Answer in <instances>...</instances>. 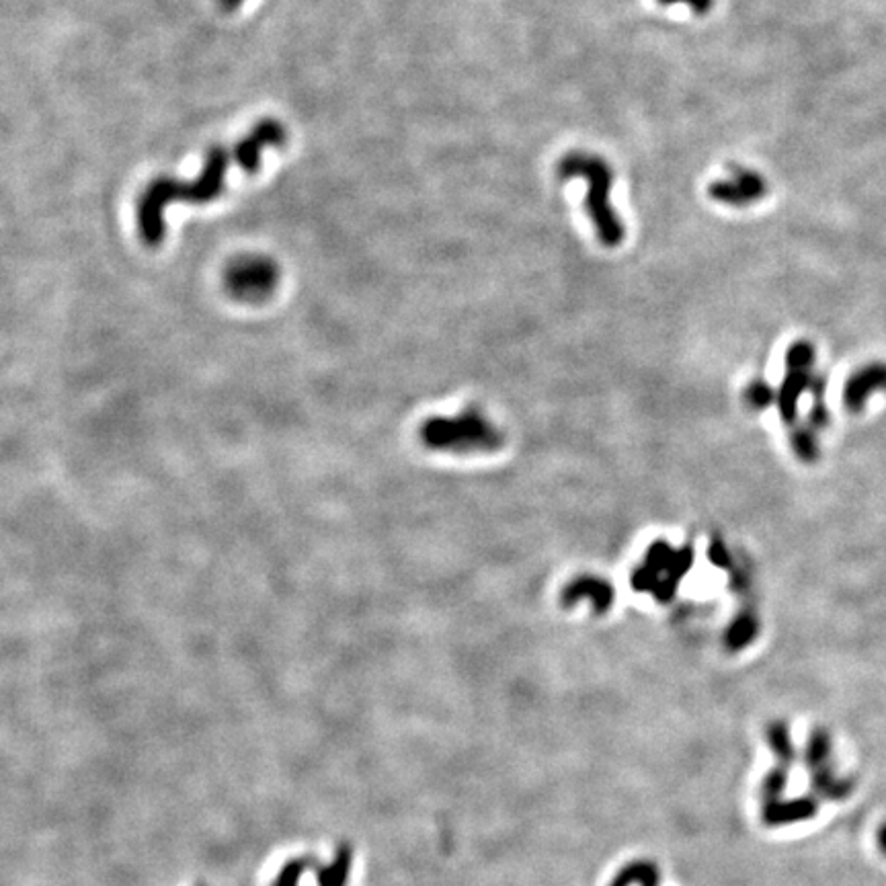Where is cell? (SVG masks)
Returning <instances> with one entry per match:
<instances>
[{
  "label": "cell",
  "mask_w": 886,
  "mask_h": 886,
  "mask_svg": "<svg viewBox=\"0 0 886 886\" xmlns=\"http://www.w3.org/2000/svg\"><path fill=\"white\" fill-rule=\"evenodd\" d=\"M236 165L234 150L216 146L206 156L199 175L191 181L158 177L142 191L138 201V228L144 243L156 247L167 234L165 212L173 204H210L216 201L226 187V173Z\"/></svg>",
  "instance_id": "obj_1"
},
{
  "label": "cell",
  "mask_w": 886,
  "mask_h": 886,
  "mask_svg": "<svg viewBox=\"0 0 886 886\" xmlns=\"http://www.w3.org/2000/svg\"><path fill=\"white\" fill-rule=\"evenodd\" d=\"M560 179H583L587 185V216L593 222L595 234L606 247H618L626 238V226L622 224L616 208L612 206L614 171L597 154L569 152L558 163Z\"/></svg>",
  "instance_id": "obj_2"
},
{
  "label": "cell",
  "mask_w": 886,
  "mask_h": 886,
  "mask_svg": "<svg viewBox=\"0 0 886 886\" xmlns=\"http://www.w3.org/2000/svg\"><path fill=\"white\" fill-rule=\"evenodd\" d=\"M419 435L435 452L476 454L503 448L501 431L476 409H468L458 417H433L421 425Z\"/></svg>",
  "instance_id": "obj_3"
},
{
  "label": "cell",
  "mask_w": 886,
  "mask_h": 886,
  "mask_svg": "<svg viewBox=\"0 0 886 886\" xmlns=\"http://www.w3.org/2000/svg\"><path fill=\"white\" fill-rule=\"evenodd\" d=\"M694 562L692 548L675 550L667 542H655L647 552L642 565L632 575V585L636 591L653 593L659 601H669L683 575L688 573Z\"/></svg>",
  "instance_id": "obj_4"
},
{
  "label": "cell",
  "mask_w": 886,
  "mask_h": 886,
  "mask_svg": "<svg viewBox=\"0 0 886 886\" xmlns=\"http://www.w3.org/2000/svg\"><path fill=\"white\" fill-rule=\"evenodd\" d=\"M224 284L236 300L263 302L279 284V267L273 259L263 255L238 257L228 265Z\"/></svg>",
  "instance_id": "obj_5"
},
{
  "label": "cell",
  "mask_w": 886,
  "mask_h": 886,
  "mask_svg": "<svg viewBox=\"0 0 886 886\" xmlns=\"http://www.w3.org/2000/svg\"><path fill=\"white\" fill-rule=\"evenodd\" d=\"M708 193L722 206L747 208L765 197V193H768V183H765L761 173L753 169L731 167L727 177L716 179L708 187Z\"/></svg>",
  "instance_id": "obj_6"
},
{
  "label": "cell",
  "mask_w": 886,
  "mask_h": 886,
  "mask_svg": "<svg viewBox=\"0 0 886 886\" xmlns=\"http://www.w3.org/2000/svg\"><path fill=\"white\" fill-rule=\"evenodd\" d=\"M286 140H288V132H286L284 124L277 122V119H263V122H259L249 132V136H245L232 148L236 165L245 173L255 175L263 167V154L269 148L284 146Z\"/></svg>",
  "instance_id": "obj_7"
},
{
  "label": "cell",
  "mask_w": 886,
  "mask_h": 886,
  "mask_svg": "<svg viewBox=\"0 0 886 886\" xmlns=\"http://www.w3.org/2000/svg\"><path fill=\"white\" fill-rule=\"evenodd\" d=\"M886 390V364L874 361L856 370L843 388V402L852 413H860L874 392Z\"/></svg>",
  "instance_id": "obj_8"
},
{
  "label": "cell",
  "mask_w": 886,
  "mask_h": 886,
  "mask_svg": "<svg viewBox=\"0 0 886 886\" xmlns=\"http://www.w3.org/2000/svg\"><path fill=\"white\" fill-rule=\"evenodd\" d=\"M583 597L591 599L595 614H606L614 603V587L599 577H579L562 591L560 601L565 608H571Z\"/></svg>",
  "instance_id": "obj_9"
},
{
  "label": "cell",
  "mask_w": 886,
  "mask_h": 886,
  "mask_svg": "<svg viewBox=\"0 0 886 886\" xmlns=\"http://www.w3.org/2000/svg\"><path fill=\"white\" fill-rule=\"evenodd\" d=\"M811 380L813 378H811L809 370H788V374L778 390V396H776L778 409H780L784 423H788V425L794 423L798 398L804 390L811 388Z\"/></svg>",
  "instance_id": "obj_10"
},
{
  "label": "cell",
  "mask_w": 886,
  "mask_h": 886,
  "mask_svg": "<svg viewBox=\"0 0 886 886\" xmlns=\"http://www.w3.org/2000/svg\"><path fill=\"white\" fill-rule=\"evenodd\" d=\"M815 802L813 800H794L788 804H778V802H768L765 804L763 811V819L768 825H784V823H794L800 819H807L815 815Z\"/></svg>",
  "instance_id": "obj_11"
},
{
  "label": "cell",
  "mask_w": 886,
  "mask_h": 886,
  "mask_svg": "<svg viewBox=\"0 0 886 886\" xmlns=\"http://www.w3.org/2000/svg\"><path fill=\"white\" fill-rule=\"evenodd\" d=\"M757 632H759L757 618L751 612H743L731 622L727 632H724V647L729 651H741L747 647V644L753 642Z\"/></svg>",
  "instance_id": "obj_12"
},
{
  "label": "cell",
  "mask_w": 886,
  "mask_h": 886,
  "mask_svg": "<svg viewBox=\"0 0 886 886\" xmlns=\"http://www.w3.org/2000/svg\"><path fill=\"white\" fill-rule=\"evenodd\" d=\"M638 882L640 886H659V868L651 862H632L622 868L610 886H630Z\"/></svg>",
  "instance_id": "obj_13"
},
{
  "label": "cell",
  "mask_w": 886,
  "mask_h": 886,
  "mask_svg": "<svg viewBox=\"0 0 886 886\" xmlns=\"http://www.w3.org/2000/svg\"><path fill=\"white\" fill-rule=\"evenodd\" d=\"M790 446L794 450V454L807 464L817 462L819 458V443L815 433L809 427H798L792 431L790 435Z\"/></svg>",
  "instance_id": "obj_14"
},
{
  "label": "cell",
  "mask_w": 886,
  "mask_h": 886,
  "mask_svg": "<svg viewBox=\"0 0 886 886\" xmlns=\"http://www.w3.org/2000/svg\"><path fill=\"white\" fill-rule=\"evenodd\" d=\"M815 361V347L811 341H796L786 351L788 370H811Z\"/></svg>",
  "instance_id": "obj_15"
},
{
  "label": "cell",
  "mask_w": 886,
  "mask_h": 886,
  "mask_svg": "<svg viewBox=\"0 0 886 886\" xmlns=\"http://www.w3.org/2000/svg\"><path fill=\"white\" fill-rule=\"evenodd\" d=\"M776 396H778V392L768 382H763V380L751 382L747 386V390H745V402L753 411L768 409L772 402L776 400Z\"/></svg>",
  "instance_id": "obj_16"
},
{
  "label": "cell",
  "mask_w": 886,
  "mask_h": 886,
  "mask_svg": "<svg viewBox=\"0 0 886 886\" xmlns=\"http://www.w3.org/2000/svg\"><path fill=\"white\" fill-rule=\"evenodd\" d=\"M768 739H770V745L774 747V751L778 753V757H782L784 761L790 763L792 761V743L788 737V729L784 727L782 722L772 724L770 731H768Z\"/></svg>",
  "instance_id": "obj_17"
},
{
  "label": "cell",
  "mask_w": 886,
  "mask_h": 886,
  "mask_svg": "<svg viewBox=\"0 0 886 886\" xmlns=\"http://www.w3.org/2000/svg\"><path fill=\"white\" fill-rule=\"evenodd\" d=\"M827 753H829V739H827V735H825L823 731H821V733H815L813 739H811V743H809L807 761L813 765V768H817L819 763L825 761Z\"/></svg>",
  "instance_id": "obj_18"
},
{
  "label": "cell",
  "mask_w": 886,
  "mask_h": 886,
  "mask_svg": "<svg viewBox=\"0 0 886 886\" xmlns=\"http://www.w3.org/2000/svg\"><path fill=\"white\" fill-rule=\"evenodd\" d=\"M657 3L663 7H688L696 15H706L714 7V0H657Z\"/></svg>",
  "instance_id": "obj_19"
},
{
  "label": "cell",
  "mask_w": 886,
  "mask_h": 886,
  "mask_svg": "<svg viewBox=\"0 0 886 886\" xmlns=\"http://www.w3.org/2000/svg\"><path fill=\"white\" fill-rule=\"evenodd\" d=\"M786 780H788V774L784 770H774L768 778H765L763 794L768 796V798H772V800H776L782 794V790L786 786Z\"/></svg>",
  "instance_id": "obj_20"
},
{
  "label": "cell",
  "mask_w": 886,
  "mask_h": 886,
  "mask_svg": "<svg viewBox=\"0 0 886 886\" xmlns=\"http://www.w3.org/2000/svg\"><path fill=\"white\" fill-rule=\"evenodd\" d=\"M710 558L714 565L718 567H729V552L722 544H712L710 546Z\"/></svg>",
  "instance_id": "obj_21"
},
{
  "label": "cell",
  "mask_w": 886,
  "mask_h": 886,
  "mask_svg": "<svg viewBox=\"0 0 886 886\" xmlns=\"http://www.w3.org/2000/svg\"><path fill=\"white\" fill-rule=\"evenodd\" d=\"M245 3H247V0H218V5H220L226 13H232V11L240 9Z\"/></svg>",
  "instance_id": "obj_22"
},
{
  "label": "cell",
  "mask_w": 886,
  "mask_h": 886,
  "mask_svg": "<svg viewBox=\"0 0 886 886\" xmlns=\"http://www.w3.org/2000/svg\"><path fill=\"white\" fill-rule=\"evenodd\" d=\"M880 845H882V850L886 852V827H882V831H880Z\"/></svg>",
  "instance_id": "obj_23"
}]
</instances>
